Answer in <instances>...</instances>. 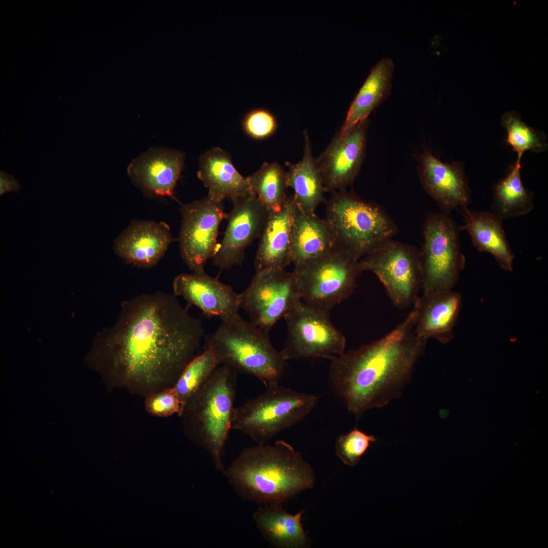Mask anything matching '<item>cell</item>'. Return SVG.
Segmentation results:
<instances>
[{"label":"cell","mask_w":548,"mask_h":548,"mask_svg":"<svg viewBox=\"0 0 548 548\" xmlns=\"http://www.w3.org/2000/svg\"><path fill=\"white\" fill-rule=\"evenodd\" d=\"M204 335L176 295L162 292L124 301L115 324L95 338L87 359L110 389L144 398L174 387Z\"/></svg>","instance_id":"cell-1"},{"label":"cell","mask_w":548,"mask_h":548,"mask_svg":"<svg viewBox=\"0 0 548 548\" xmlns=\"http://www.w3.org/2000/svg\"><path fill=\"white\" fill-rule=\"evenodd\" d=\"M415 301L405 319L383 337L331 359L330 385L356 418L401 395L427 340L415 332Z\"/></svg>","instance_id":"cell-2"},{"label":"cell","mask_w":548,"mask_h":548,"mask_svg":"<svg viewBox=\"0 0 548 548\" xmlns=\"http://www.w3.org/2000/svg\"><path fill=\"white\" fill-rule=\"evenodd\" d=\"M225 474L238 497L261 504L285 502L316 482L310 464L283 440L244 448Z\"/></svg>","instance_id":"cell-3"},{"label":"cell","mask_w":548,"mask_h":548,"mask_svg":"<svg viewBox=\"0 0 548 548\" xmlns=\"http://www.w3.org/2000/svg\"><path fill=\"white\" fill-rule=\"evenodd\" d=\"M238 371L220 365L189 398L179 417L185 434L211 457L223 473L225 446L232 429Z\"/></svg>","instance_id":"cell-4"},{"label":"cell","mask_w":548,"mask_h":548,"mask_svg":"<svg viewBox=\"0 0 548 548\" xmlns=\"http://www.w3.org/2000/svg\"><path fill=\"white\" fill-rule=\"evenodd\" d=\"M221 320L218 328L206 338L204 346L218 365H227L266 383L278 381L284 374L286 361L272 345L268 332L239 313Z\"/></svg>","instance_id":"cell-5"},{"label":"cell","mask_w":548,"mask_h":548,"mask_svg":"<svg viewBox=\"0 0 548 548\" xmlns=\"http://www.w3.org/2000/svg\"><path fill=\"white\" fill-rule=\"evenodd\" d=\"M324 220L333 248L359 260L398 232L382 208L345 191L334 192L328 201Z\"/></svg>","instance_id":"cell-6"},{"label":"cell","mask_w":548,"mask_h":548,"mask_svg":"<svg viewBox=\"0 0 548 548\" xmlns=\"http://www.w3.org/2000/svg\"><path fill=\"white\" fill-rule=\"evenodd\" d=\"M318 400L316 395L281 385L278 381L269 382L262 393L234 407L232 429L257 444H266L304 420Z\"/></svg>","instance_id":"cell-7"},{"label":"cell","mask_w":548,"mask_h":548,"mask_svg":"<svg viewBox=\"0 0 548 548\" xmlns=\"http://www.w3.org/2000/svg\"><path fill=\"white\" fill-rule=\"evenodd\" d=\"M460 230L448 213L427 215L420 251L423 296L450 291L455 285L465 265L458 238Z\"/></svg>","instance_id":"cell-8"},{"label":"cell","mask_w":548,"mask_h":548,"mask_svg":"<svg viewBox=\"0 0 548 548\" xmlns=\"http://www.w3.org/2000/svg\"><path fill=\"white\" fill-rule=\"evenodd\" d=\"M359 260L333 248L323 257L294 267L301 300L330 313L353 293L357 277L362 272Z\"/></svg>","instance_id":"cell-9"},{"label":"cell","mask_w":548,"mask_h":548,"mask_svg":"<svg viewBox=\"0 0 548 548\" xmlns=\"http://www.w3.org/2000/svg\"><path fill=\"white\" fill-rule=\"evenodd\" d=\"M361 271L374 273L392 303L399 309L413 305L422 287L420 252L415 247L388 239L359 260Z\"/></svg>","instance_id":"cell-10"},{"label":"cell","mask_w":548,"mask_h":548,"mask_svg":"<svg viewBox=\"0 0 548 548\" xmlns=\"http://www.w3.org/2000/svg\"><path fill=\"white\" fill-rule=\"evenodd\" d=\"M284 318L288 335L280 353L286 361L308 357L331 360L345 352L346 337L331 323L329 312L300 300Z\"/></svg>","instance_id":"cell-11"},{"label":"cell","mask_w":548,"mask_h":548,"mask_svg":"<svg viewBox=\"0 0 548 548\" xmlns=\"http://www.w3.org/2000/svg\"><path fill=\"white\" fill-rule=\"evenodd\" d=\"M301 300L293 272L285 269L257 272L250 285L239 294V309L254 325L268 332Z\"/></svg>","instance_id":"cell-12"},{"label":"cell","mask_w":548,"mask_h":548,"mask_svg":"<svg viewBox=\"0 0 548 548\" xmlns=\"http://www.w3.org/2000/svg\"><path fill=\"white\" fill-rule=\"evenodd\" d=\"M223 202L207 196L181 207V254L193 272H204L207 261L216 252L219 226L227 214Z\"/></svg>","instance_id":"cell-13"},{"label":"cell","mask_w":548,"mask_h":548,"mask_svg":"<svg viewBox=\"0 0 548 548\" xmlns=\"http://www.w3.org/2000/svg\"><path fill=\"white\" fill-rule=\"evenodd\" d=\"M232 201L226 229L213 257L214 265L222 269L242 264L245 250L259 237L269 212L253 191Z\"/></svg>","instance_id":"cell-14"},{"label":"cell","mask_w":548,"mask_h":548,"mask_svg":"<svg viewBox=\"0 0 548 548\" xmlns=\"http://www.w3.org/2000/svg\"><path fill=\"white\" fill-rule=\"evenodd\" d=\"M367 126L365 119L343 136L337 132L315 159L325 191H344L354 182L364 158Z\"/></svg>","instance_id":"cell-15"},{"label":"cell","mask_w":548,"mask_h":548,"mask_svg":"<svg viewBox=\"0 0 548 548\" xmlns=\"http://www.w3.org/2000/svg\"><path fill=\"white\" fill-rule=\"evenodd\" d=\"M419 175L423 188L443 212L466 207L470 192L461 163H444L426 152L420 158Z\"/></svg>","instance_id":"cell-16"},{"label":"cell","mask_w":548,"mask_h":548,"mask_svg":"<svg viewBox=\"0 0 548 548\" xmlns=\"http://www.w3.org/2000/svg\"><path fill=\"white\" fill-rule=\"evenodd\" d=\"M174 295L182 296L208 316L221 319L238 313L239 294L218 279L203 272L181 273L173 284Z\"/></svg>","instance_id":"cell-17"},{"label":"cell","mask_w":548,"mask_h":548,"mask_svg":"<svg viewBox=\"0 0 548 548\" xmlns=\"http://www.w3.org/2000/svg\"><path fill=\"white\" fill-rule=\"evenodd\" d=\"M296 206L292 195L288 196L280 209L268 212L255 255L256 272L285 269L292 263L291 235Z\"/></svg>","instance_id":"cell-18"},{"label":"cell","mask_w":548,"mask_h":548,"mask_svg":"<svg viewBox=\"0 0 548 548\" xmlns=\"http://www.w3.org/2000/svg\"><path fill=\"white\" fill-rule=\"evenodd\" d=\"M172 241L165 223L135 221L115 239L114 249L127 262L149 268L161 259Z\"/></svg>","instance_id":"cell-19"},{"label":"cell","mask_w":548,"mask_h":548,"mask_svg":"<svg viewBox=\"0 0 548 548\" xmlns=\"http://www.w3.org/2000/svg\"><path fill=\"white\" fill-rule=\"evenodd\" d=\"M183 163V154L178 151L153 148L132 161L128 174L145 192L173 196Z\"/></svg>","instance_id":"cell-20"},{"label":"cell","mask_w":548,"mask_h":548,"mask_svg":"<svg viewBox=\"0 0 548 548\" xmlns=\"http://www.w3.org/2000/svg\"><path fill=\"white\" fill-rule=\"evenodd\" d=\"M416 301V335L427 340L433 338L442 344L450 342L461 305V295L452 290L419 296Z\"/></svg>","instance_id":"cell-21"},{"label":"cell","mask_w":548,"mask_h":548,"mask_svg":"<svg viewBox=\"0 0 548 548\" xmlns=\"http://www.w3.org/2000/svg\"><path fill=\"white\" fill-rule=\"evenodd\" d=\"M281 502L263 504L253 519L263 538L277 548H307L311 541L301 523L303 510L293 515Z\"/></svg>","instance_id":"cell-22"},{"label":"cell","mask_w":548,"mask_h":548,"mask_svg":"<svg viewBox=\"0 0 548 548\" xmlns=\"http://www.w3.org/2000/svg\"><path fill=\"white\" fill-rule=\"evenodd\" d=\"M197 177L208 189V196L217 201H223L226 197L233 200L253 192L248 178L238 173L229 155L219 148L200 157Z\"/></svg>","instance_id":"cell-23"},{"label":"cell","mask_w":548,"mask_h":548,"mask_svg":"<svg viewBox=\"0 0 548 548\" xmlns=\"http://www.w3.org/2000/svg\"><path fill=\"white\" fill-rule=\"evenodd\" d=\"M464 225L474 246L480 252L491 254L504 270H512L514 255L503 229L502 218L494 213L472 211L462 208Z\"/></svg>","instance_id":"cell-24"},{"label":"cell","mask_w":548,"mask_h":548,"mask_svg":"<svg viewBox=\"0 0 548 548\" xmlns=\"http://www.w3.org/2000/svg\"><path fill=\"white\" fill-rule=\"evenodd\" d=\"M333 248L332 238L324 219L315 213L305 211L296 204L291 247V261L295 267L317 260Z\"/></svg>","instance_id":"cell-25"},{"label":"cell","mask_w":548,"mask_h":548,"mask_svg":"<svg viewBox=\"0 0 548 548\" xmlns=\"http://www.w3.org/2000/svg\"><path fill=\"white\" fill-rule=\"evenodd\" d=\"M394 66L392 60L385 57L372 68L349 108L338 132L340 136L345 135L359 122L367 119L374 108L389 94Z\"/></svg>","instance_id":"cell-26"},{"label":"cell","mask_w":548,"mask_h":548,"mask_svg":"<svg viewBox=\"0 0 548 548\" xmlns=\"http://www.w3.org/2000/svg\"><path fill=\"white\" fill-rule=\"evenodd\" d=\"M304 145L302 159L296 164L286 163L288 187L294 191L297 205L305 211L315 213L323 199L325 192L316 160L312 153L310 139L304 132Z\"/></svg>","instance_id":"cell-27"},{"label":"cell","mask_w":548,"mask_h":548,"mask_svg":"<svg viewBox=\"0 0 548 548\" xmlns=\"http://www.w3.org/2000/svg\"><path fill=\"white\" fill-rule=\"evenodd\" d=\"M521 168V160H517L506 176L495 187L494 213L502 219L526 215L533 208V194L523 184Z\"/></svg>","instance_id":"cell-28"},{"label":"cell","mask_w":548,"mask_h":548,"mask_svg":"<svg viewBox=\"0 0 548 548\" xmlns=\"http://www.w3.org/2000/svg\"><path fill=\"white\" fill-rule=\"evenodd\" d=\"M248 178L251 188L268 212L281 208L288 196L287 172L277 162L264 163Z\"/></svg>","instance_id":"cell-29"},{"label":"cell","mask_w":548,"mask_h":548,"mask_svg":"<svg viewBox=\"0 0 548 548\" xmlns=\"http://www.w3.org/2000/svg\"><path fill=\"white\" fill-rule=\"evenodd\" d=\"M501 124L506 130V142L517 153V160H521L527 151L540 153L547 149L545 136L524 122L517 112L503 114Z\"/></svg>","instance_id":"cell-30"},{"label":"cell","mask_w":548,"mask_h":548,"mask_svg":"<svg viewBox=\"0 0 548 548\" xmlns=\"http://www.w3.org/2000/svg\"><path fill=\"white\" fill-rule=\"evenodd\" d=\"M218 366L213 354L204 349L186 366L174 386L181 401V412L178 416L189 398L207 381Z\"/></svg>","instance_id":"cell-31"},{"label":"cell","mask_w":548,"mask_h":548,"mask_svg":"<svg viewBox=\"0 0 548 548\" xmlns=\"http://www.w3.org/2000/svg\"><path fill=\"white\" fill-rule=\"evenodd\" d=\"M376 441L374 436L355 428L337 437L335 442L336 455L345 464L354 466L358 464L371 443Z\"/></svg>","instance_id":"cell-32"},{"label":"cell","mask_w":548,"mask_h":548,"mask_svg":"<svg viewBox=\"0 0 548 548\" xmlns=\"http://www.w3.org/2000/svg\"><path fill=\"white\" fill-rule=\"evenodd\" d=\"M145 408L151 416L166 418L181 412V401L175 387L166 388L145 398Z\"/></svg>","instance_id":"cell-33"},{"label":"cell","mask_w":548,"mask_h":548,"mask_svg":"<svg viewBox=\"0 0 548 548\" xmlns=\"http://www.w3.org/2000/svg\"><path fill=\"white\" fill-rule=\"evenodd\" d=\"M246 132L256 139H262L271 135L277 127L275 116L264 109H254L249 111L243 121Z\"/></svg>","instance_id":"cell-34"},{"label":"cell","mask_w":548,"mask_h":548,"mask_svg":"<svg viewBox=\"0 0 548 548\" xmlns=\"http://www.w3.org/2000/svg\"><path fill=\"white\" fill-rule=\"evenodd\" d=\"M1 195L9 191L18 193L21 188L20 183L12 175L1 172Z\"/></svg>","instance_id":"cell-35"}]
</instances>
